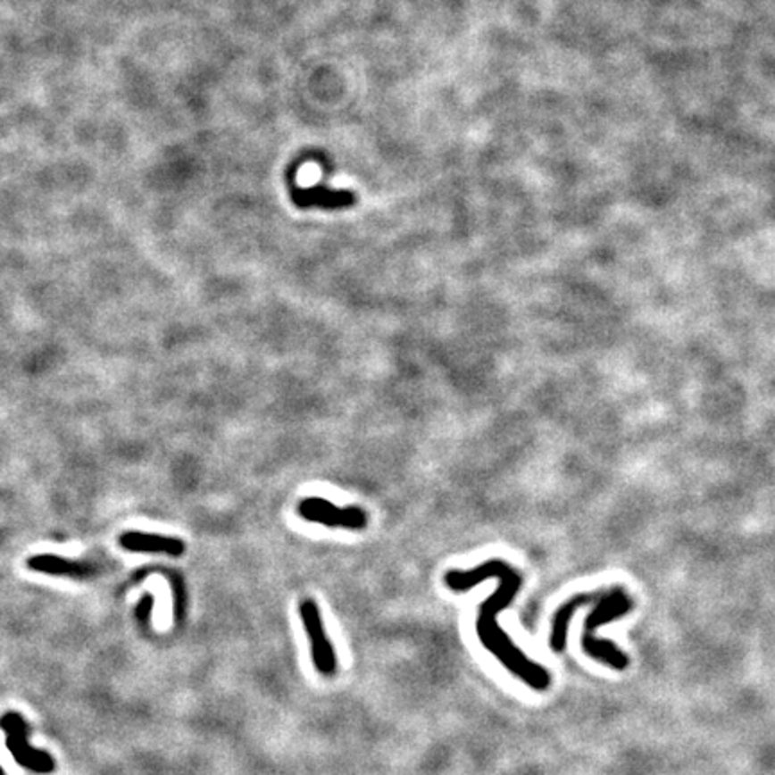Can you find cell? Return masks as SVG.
Instances as JSON below:
<instances>
[{
  "mask_svg": "<svg viewBox=\"0 0 775 775\" xmlns=\"http://www.w3.org/2000/svg\"><path fill=\"white\" fill-rule=\"evenodd\" d=\"M488 578H497V591L481 605L476 623L478 638L481 645L517 679L535 691H546L551 684V675L540 664L529 661L501 630L497 623V612L504 611L521 589V576L503 560H490L471 571H449L444 578L446 586L454 593H463Z\"/></svg>",
  "mask_w": 775,
  "mask_h": 775,
  "instance_id": "obj_1",
  "label": "cell"
},
{
  "mask_svg": "<svg viewBox=\"0 0 775 775\" xmlns=\"http://www.w3.org/2000/svg\"><path fill=\"white\" fill-rule=\"evenodd\" d=\"M632 607L634 604L627 595V591L623 588H612L611 591L602 593L596 607L588 614L584 623V636H581V646H584V652L595 661L616 671H625L630 666V659L612 641L596 638V630L604 625L621 620L632 611Z\"/></svg>",
  "mask_w": 775,
  "mask_h": 775,
  "instance_id": "obj_2",
  "label": "cell"
},
{
  "mask_svg": "<svg viewBox=\"0 0 775 775\" xmlns=\"http://www.w3.org/2000/svg\"><path fill=\"white\" fill-rule=\"evenodd\" d=\"M0 727L6 730V743L8 748L12 752V755L15 757V761L37 773H51L54 771L56 764L51 754L33 748L28 741V725L24 721V718L17 712H8L3 720H0Z\"/></svg>",
  "mask_w": 775,
  "mask_h": 775,
  "instance_id": "obj_3",
  "label": "cell"
},
{
  "mask_svg": "<svg viewBox=\"0 0 775 775\" xmlns=\"http://www.w3.org/2000/svg\"><path fill=\"white\" fill-rule=\"evenodd\" d=\"M296 512L302 519L316 524H323L327 528H346V529H362L368 524L366 512L357 506L338 508L330 501L323 497H305L298 503Z\"/></svg>",
  "mask_w": 775,
  "mask_h": 775,
  "instance_id": "obj_4",
  "label": "cell"
},
{
  "mask_svg": "<svg viewBox=\"0 0 775 775\" xmlns=\"http://www.w3.org/2000/svg\"><path fill=\"white\" fill-rule=\"evenodd\" d=\"M298 611H300L302 623H304L305 632H307L309 641H311V654H312L314 668L325 677L334 675L336 668H338L336 652H334V646L325 634L318 604L314 600H304L300 604Z\"/></svg>",
  "mask_w": 775,
  "mask_h": 775,
  "instance_id": "obj_5",
  "label": "cell"
},
{
  "mask_svg": "<svg viewBox=\"0 0 775 775\" xmlns=\"http://www.w3.org/2000/svg\"><path fill=\"white\" fill-rule=\"evenodd\" d=\"M291 200L300 209H325V211H338L346 209L355 204V196L350 190H334L325 185H316L312 188H291Z\"/></svg>",
  "mask_w": 775,
  "mask_h": 775,
  "instance_id": "obj_6",
  "label": "cell"
},
{
  "mask_svg": "<svg viewBox=\"0 0 775 775\" xmlns=\"http://www.w3.org/2000/svg\"><path fill=\"white\" fill-rule=\"evenodd\" d=\"M28 565L38 572H46L53 576H67L76 579H87L97 574V567L90 562L71 560L56 554H37L28 560Z\"/></svg>",
  "mask_w": 775,
  "mask_h": 775,
  "instance_id": "obj_7",
  "label": "cell"
},
{
  "mask_svg": "<svg viewBox=\"0 0 775 775\" xmlns=\"http://www.w3.org/2000/svg\"><path fill=\"white\" fill-rule=\"evenodd\" d=\"M121 546L133 553H163L169 556H181L185 544L174 537H162L142 531H126L119 538Z\"/></svg>",
  "mask_w": 775,
  "mask_h": 775,
  "instance_id": "obj_8",
  "label": "cell"
},
{
  "mask_svg": "<svg viewBox=\"0 0 775 775\" xmlns=\"http://www.w3.org/2000/svg\"><path fill=\"white\" fill-rule=\"evenodd\" d=\"M604 591L600 593H588V595H574L571 600H567L556 612L553 618V630H551V638H549V645L551 650L554 654H560L565 650V643H567V629L571 623V618L574 616V612L581 607L589 605L591 602L598 600L602 596Z\"/></svg>",
  "mask_w": 775,
  "mask_h": 775,
  "instance_id": "obj_9",
  "label": "cell"
},
{
  "mask_svg": "<svg viewBox=\"0 0 775 775\" xmlns=\"http://www.w3.org/2000/svg\"><path fill=\"white\" fill-rule=\"evenodd\" d=\"M151 607H153V598L151 596H144V600L138 604V609H137V616H138L140 621H144V623L147 621Z\"/></svg>",
  "mask_w": 775,
  "mask_h": 775,
  "instance_id": "obj_10",
  "label": "cell"
},
{
  "mask_svg": "<svg viewBox=\"0 0 775 775\" xmlns=\"http://www.w3.org/2000/svg\"><path fill=\"white\" fill-rule=\"evenodd\" d=\"M0 775H4V770H3V766H0Z\"/></svg>",
  "mask_w": 775,
  "mask_h": 775,
  "instance_id": "obj_11",
  "label": "cell"
}]
</instances>
